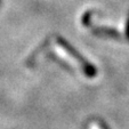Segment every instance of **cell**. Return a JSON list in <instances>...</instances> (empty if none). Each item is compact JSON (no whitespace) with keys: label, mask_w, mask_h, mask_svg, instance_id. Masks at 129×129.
<instances>
[{"label":"cell","mask_w":129,"mask_h":129,"mask_svg":"<svg viewBox=\"0 0 129 129\" xmlns=\"http://www.w3.org/2000/svg\"><path fill=\"white\" fill-rule=\"evenodd\" d=\"M54 49H55L56 54L58 55L59 57L64 58L66 62H69V63H70L72 66H76V68H81V69H82V71L86 73V74H90V70H93V69H90L89 65L87 66L86 64L81 63L80 59H78L76 56H73L72 53H70V50H69L68 48H65V47H64L62 44L55 45V46H54Z\"/></svg>","instance_id":"6da1fadb"}]
</instances>
